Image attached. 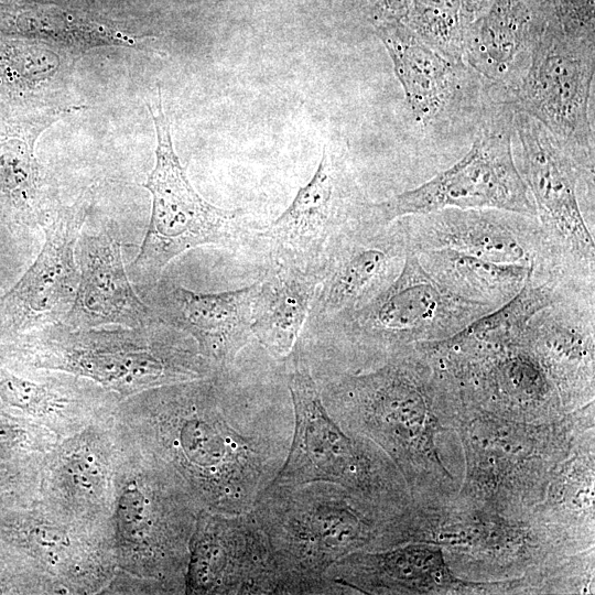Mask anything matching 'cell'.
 <instances>
[{
	"label": "cell",
	"instance_id": "6da1fadb",
	"mask_svg": "<svg viewBox=\"0 0 595 595\" xmlns=\"http://www.w3.org/2000/svg\"><path fill=\"white\" fill-rule=\"evenodd\" d=\"M232 366L119 401L113 422L126 442L201 509L249 512L281 468L293 409L242 386Z\"/></svg>",
	"mask_w": 595,
	"mask_h": 595
},
{
	"label": "cell",
	"instance_id": "7a4b0ae2",
	"mask_svg": "<svg viewBox=\"0 0 595 595\" xmlns=\"http://www.w3.org/2000/svg\"><path fill=\"white\" fill-rule=\"evenodd\" d=\"M321 396L345 431L386 453L415 505L455 497L461 482L444 463L440 441L454 432L463 404L416 346L379 366L335 375Z\"/></svg>",
	"mask_w": 595,
	"mask_h": 595
},
{
	"label": "cell",
	"instance_id": "3957f363",
	"mask_svg": "<svg viewBox=\"0 0 595 595\" xmlns=\"http://www.w3.org/2000/svg\"><path fill=\"white\" fill-rule=\"evenodd\" d=\"M413 507L397 508L314 482L270 484L251 511L273 550L281 594H332L328 570L349 554L402 544Z\"/></svg>",
	"mask_w": 595,
	"mask_h": 595
},
{
	"label": "cell",
	"instance_id": "277c9868",
	"mask_svg": "<svg viewBox=\"0 0 595 595\" xmlns=\"http://www.w3.org/2000/svg\"><path fill=\"white\" fill-rule=\"evenodd\" d=\"M0 356L88 379L120 400L217 372L188 336L158 320L90 328L58 322L0 342Z\"/></svg>",
	"mask_w": 595,
	"mask_h": 595
},
{
	"label": "cell",
	"instance_id": "5b68a950",
	"mask_svg": "<svg viewBox=\"0 0 595 595\" xmlns=\"http://www.w3.org/2000/svg\"><path fill=\"white\" fill-rule=\"evenodd\" d=\"M407 542L441 547L450 567L463 578H527L536 594H567L582 553L533 509L508 516L454 499L436 506L414 504Z\"/></svg>",
	"mask_w": 595,
	"mask_h": 595
},
{
	"label": "cell",
	"instance_id": "8992f818",
	"mask_svg": "<svg viewBox=\"0 0 595 595\" xmlns=\"http://www.w3.org/2000/svg\"><path fill=\"white\" fill-rule=\"evenodd\" d=\"M594 426V401L543 423L464 409L454 432L465 473L453 499L508 516L529 513L543 500L556 468Z\"/></svg>",
	"mask_w": 595,
	"mask_h": 595
},
{
	"label": "cell",
	"instance_id": "52a82bcc",
	"mask_svg": "<svg viewBox=\"0 0 595 595\" xmlns=\"http://www.w3.org/2000/svg\"><path fill=\"white\" fill-rule=\"evenodd\" d=\"M283 368L293 409V434L271 484L296 487L333 483L385 505L412 508L410 491L386 453L370 440L345 431L329 414L299 340L284 358Z\"/></svg>",
	"mask_w": 595,
	"mask_h": 595
},
{
	"label": "cell",
	"instance_id": "ba28073f",
	"mask_svg": "<svg viewBox=\"0 0 595 595\" xmlns=\"http://www.w3.org/2000/svg\"><path fill=\"white\" fill-rule=\"evenodd\" d=\"M118 434L122 457L113 513L117 569L147 582L154 594H185L190 541L201 508Z\"/></svg>",
	"mask_w": 595,
	"mask_h": 595
},
{
	"label": "cell",
	"instance_id": "9c48e42d",
	"mask_svg": "<svg viewBox=\"0 0 595 595\" xmlns=\"http://www.w3.org/2000/svg\"><path fill=\"white\" fill-rule=\"evenodd\" d=\"M493 310L448 291L408 249L398 277L327 329L337 334L347 366L365 370L421 343L450 337Z\"/></svg>",
	"mask_w": 595,
	"mask_h": 595
},
{
	"label": "cell",
	"instance_id": "30bf717a",
	"mask_svg": "<svg viewBox=\"0 0 595 595\" xmlns=\"http://www.w3.org/2000/svg\"><path fill=\"white\" fill-rule=\"evenodd\" d=\"M521 171L537 210L542 264L537 278L552 281L569 296L595 299V244L583 217L577 187L584 182L576 163L536 119L515 112Z\"/></svg>",
	"mask_w": 595,
	"mask_h": 595
},
{
	"label": "cell",
	"instance_id": "8fae6325",
	"mask_svg": "<svg viewBox=\"0 0 595 595\" xmlns=\"http://www.w3.org/2000/svg\"><path fill=\"white\" fill-rule=\"evenodd\" d=\"M418 348L455 390L464 409L527 423L551 422L567 413L524 332L487 339L461 329Z\"/></svg>",
	"mask_w": 595,
	"mask_h": 595
},
{
	"label": "cell",
	"instance_id": "7c38bea8",
	"mask_svg": "<svg viewBox=\"0 0 595 595\" xmlns=\"http://www.w3.org/2000/svg\"><path fill=\"white\" fill-rule=\"evenodd\" d=\"M156 131L155 165L144 187L152 195L151 219L140 251L128 268L130 281L150 288L181 253L199 246L240 250L257 244L242 209L206 202L192 186L174 151L161 94L149 106Z\"/></svg>",
	"mask_w": 595,
	"mask_h": 595
},
{
	"label": "cell",
	"instance_id": "4fadbf2b",
	"mask_svg": "<svg viewBox=\"0 0 595 595\" xmlns=\"http://www.w3.org/2000/svg\"><path fill=\"white\" fill-rule=\"evenodd\" d=\"M594 39L547 24L524 73L507 86V104L539 121L594 187V131L588 108L595 71Z\"/></svg>",
	"mask_w": 595,
	"mask_h": 595
},
{
	"label": "cell",
	"instance_id": "5bb4252c",
	"mask_svg": "<svg viewBox=\"0 0 595 595\" xmlns=\"http://www.w3.org/2000/svg\"><path fill=\"white\" fill-rule=\"evenodd\" d=\"M515 110L502 101L485 113L469 151L420 186L371 203L385 224L444 208L500 209L537 217L534 203L512 155Z\"/></svg>",
	"mask_w": 595,
	"mask_h": 595
},
{
	"label": "cell",
	"instance_id": "9a60e30c",
	"mask_svg": "<svg viewBox=\"0 0 595 595\" xmlns=\"http://www.w3.org/2000/svg\"><path fill=\"white\" fill-rule=\"evenodd\" d=\"M370 205L346 148L329 139L312 178L266 230L256 234L257 241L266 245L270 266L323 274L333 242L366 216Z\"/></svg>",
	"mask_w": 595,
	"mask_h": 595
},
{
	"label": "cell",
	"instance_id": "2e32d148",
	"mask_svg": "<svg viewBox=\"0 0 595 595\" xmlns=\"http://www.w3.org/2000/svg\"><path fill=\"white\" fill-rule=\"evenodd\" d=\"M0 537L48 594H101L117 571L113 531L66 519L39 501L0 517Z\"/></svg>",
	"mask_w": 595,
	"mask_h": 595
},
{
	"label": "cell",
	"instance_id": "e0dca14e",
	"mask_svg": "<svg viewBox=\"0 0 595 595\" xmlns=\"http://www.w3.org/2000/svg\"><path fill=\"white\" fill-rule=\"evenodd\" d=\"M121 457L113 415L63 437L40 462L37 501L66 519L113 531Z\"/></svg>",
	"mask_w": 595,
	"mask_h": 595
},
{
	"label": "cell",
	"instance_id": "ac0fdd59",
	"mask_svg": "<svg viewBox=\"0 0 595 595\" xmlns=\"http://www.w3.org/2000/svg\"><path fill=\"white\" fill-rule=\"evenodd\" d=\"M372 203V202H371ZM408 240L400 219L385 224L369 212L331 246L307 324L324 329L356 311L400 273Z\"/></svg>",
	"mask_w": 595,
	"mask_h": 595
},
{
	"label": "cell",
	"instance_id": "d6986e66",
	"mask_svg": "<svg viewBox=\"0 0 595 595\" xmlns=\"http://www.w3.org/2000/svg\"><path fill=\"white\" fill-rule=\"evenodd\" d=\"M271 544L252 511L201 509L190 541L185 594H281Z\"/></svg>",
	"mask_w": 595,
	"mask_h": 595
},
{
	"label": "cell",
	"instance_id": "ffe728a7",
	"mask_svg": "<svg viewBox=\"0 0 595 595\" xmlns=\"http://www.w3.org/2000/svg\"><path fill=\"white\" fill-rule=\"evenodd\" d=\"M332 594H520L519 580L470 581L455 574L436 544L407 542L361 551L327 572Z\"/></svg>",
	"mask_w": 595,
	"mask_h": 595
},
{
	"label": "cell",
	"instance_id": "44dd1931",
	"mask_svg": "<svg viewBox=\"0 0 595 595\" xmlns=\"http://www.w3.org/2000/svg\"><path fill=\"white\" fill-rule=\"evenodd\" d=\"M85 208L73 206L44 223V244L21 277L0 295V342L62 322L79 282L76 247Z\"/></svg>",
	"mask_w": 595,
	"mask_h": 595
},
{
	"label": "cell",
	"instance_id": "7402d4cb",
	"mask_svg": "<svg viewBox=\"0 0 595 595\" xmlns=\"http://www.w3.org/2000/svg\"><path fill=\"white\" fill-rule=\"evenodd\" d=\"M408 249H448L482 259L533 268L542 264V238L537 217L500 209L440 210L399 218Z\"/></svg>",
	"mask_w": 595,
	"mask_h": 595
},
{
	"label": "cell",
	"instance_id": "603a6c76",
	"mask_svg": "<svg viewBox=\"0 0 595 595\" xmlns=\"http://www.w3.org/2000/svg\"><path fill=\"white\" fill-rule=\"evenodd\" d=\"M147 289V304L158 321L188 336L216 371L235 366L252 337L251 312L259 280L216 293L194 292L161 279Z\"/></svg>",
	"mask_w": 595,
	"mask_h": 595
},
{
	"label": "cell",
	"instance_id": "cb8c5ba5",
	"mask_svg": "<svg viewBox=\"0 0 595 595\" xmlns=\"http://www.w3.org/2000/svg\"><path fill=\"white\" fill-rule=\"evenodd\" d=\"M120 399L97 383L0 356V403L62 439L111 418Z\"/></svg>",
	"mask_w": 595,
	"mask_h": 595
},
{
	"label": "cell",
	"instance_id": "d4e9b609",
	"mask_svg": "<svg viewBox=\"0 0 595 595\" xmlns=\"http://www.w3.org/2000/svg\"><path fill=\"white\" fill-rule=\"evenodd\" d=\"M524 336L567 412L595 396V299L566 296L537 312Z\"/></svg>",
	"mask_w": 595,
	"mask_h": 595
},
{
	"label": "cell",
	"instance_id": "484cf974",
	"mask_svg": "<svg viewBox=\"0 0 595 595\" xmlns=\"http://www.w3.org/2000/svg\"><path fill=\"white\" fill-rule=\"evenodd\" d=\"M76 249L79 282L64 324L75 328L137 327L156 321L131 284L115 234L107 229L80 232Z\"/></svg>",
	"mask_w": 595,
	"mask_h": 595
},
{
	"label": "cell",
	"instance_id": "4316f807",
	"mask_svg": "<svg viewBox=\"0 0 595 595\" xmlns=\"http://www.w3.org/2000/svg\"><path fill=\"white\" fill-rule=\"evenodd\" d=\"M414 119L432 125L450 115L477 82L476 73L424 44L399 22L378 26Z\"/></svg>",
	"mask_w": 595,
	"mask_h": 595
},
{
	"label": "cell",
	"instance_id": "83f0119b",
	"mask_svg": "<svg viewBox=\"0 0 595 595\" xmlns=\"http://www.w3.org/2000/svg\"><path fill=\"white\" fill-rule=\"evenodd\" d=\"M541 0H494L465 24L463 61L490 84H509L547 24Z\"/></svg>",
	"mask_w": 595,
	"mask_h": 595
},
{
	"label": "cell",
	"instance_id": "f1b7e54d",
	"mask_svg": "<svg viewBox=\"0 0 595 595\" xmlns=\"http://www.w3.org/2000/svg\"><path fill=\"white\" fill-rule=\"evenodd\" d=\"M322 278V273L270 266L259 280L251 332L273 357L285 358L294 348Z\"/></svg>",
	"mask_w": 595,
	"mask_h": 595
},
{
	"label": "cell",
	"instance_id": "f546056e",
	"mask_svg": "<svg viewBox=\"0 0 595 595\" xmlns=\"http://www.w3.org/2000/svg\"><path fill=\"white\" fill-rule=\"evenodd\" d=\"M594 432L585 435L552 475L533 510L577 552L595 545Z\"/></svg>",
	"mask_w": 595,
	"mask_h": 595
},
{
	"label": "cell",
	"instance_id": "4dcf8cb0",
	"mask_svg": "<svg viewBox=\"0 0 595 595\" xmlns=\"http://www.w3.org/2000/svg\"><path fill=\"white\" fill-rule=\"evenodd\" d=\"M415 253L424 270L448 291L494 309L512 299L533 274L532 267L495 262L448 249Z\"/></svg>",
	"mask_w": 595,
	"mask_h": 595
},
{
	"label": "cell",
	"instance_id": "1f68e13d",
	"mask_svg": "<svg viewBox=\"0 0 595 595\" xmlns=\"http://www.w3.org/2000/svg\"><path fill=\"white\" fill-rule=\"evenodd\" d=\"M407 26L424 44L454 62H463L465 22L459 0H413Z\"/></svg>",
	"mask_w": 595,
	"mask_h": 595
},
{
	"label": "cell",
	"instance_id": "d6a6232c",
	"mask_svg": "<svg viewBox=\"0 0 595 595\" xmlns=\"http://www.w3.org/2000/svg\"><path fill=\"white\" fill-rule=\"evenodd\" d=\"M61 440L37 422L0 409V458L4 462L42 457Z\"/></svg>",
	"mask_w": 595,
	"mask_h": 595
},
{
	"label": "cell",
	"instance_id": "836d02e7",
	"mask_svg": "<svg viewBox=\"0 0 595 595\" xmlns=\"http://www.w3.org/2000/svg\"><path fill=\"white\" fill-rule=\"evenodd\" d=\"M15 29L24 34L48 36L56 41L82 46H96L104 44L127 45L131 43L129 36L113 33L104 26L94 28L93 24H78L72 26L57 25L52 20L48 22L42 14L24 12L14 18Z\"/></svg>",
	"mask_w": 595,
	"mask_h": 595
},
{
	"label": "cell",
	"instance_id": "e575fe53",
	"mask_svg": "<svg viewBox=\"0 0 595 595\" xmlns=\"http://www.w3.org/2000/svg\"><path fill=\"white\" fill-rule=\"evenodd\" d=\"M34 251L24 226L0 220V295L21 277Z\"/></svg>",
	"mask_w": 595,
	"mask_h": 595
},
{
	"label": "cell",
	"instance_id": "d590c367",
	"mask_svg": "<svg viewBox=\"0 0 595 595\" xmlns=\"http://www.w3.org/2000/svg\"><path fill=\"white\" fill-rule=\"evenodd\" d=\"M548 21L566 35L594 39V0H541Z\"/></svg>",
	"mask_w": 595,
	"mask_h": 595
}]
</instances>
